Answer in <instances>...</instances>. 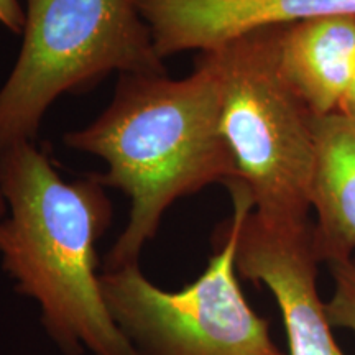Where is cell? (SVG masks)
I'll return each mask as SVG.
<instances>
[{"mask_svg": "<svg viewBox=\"0 0 355 355\" xmlns=\"http://www.w3.org/2000/svg\"><path fill=\"white\" fill-rule=\"evenodd\" d=\"M64 144L105 162V188L130 199L125 229L105 255L104 270L137 265L178 199L206 186L237 181L220 130V84L214 58L199 53L183 79L168 74H121L112 101Z\"/></svg>", "mask_w": 355, "mask_h": 355, "instance_id": "cell-1", "label": "cell"}, {"mask_svg": "<svg viewBox=\"0 0 355 355\" xmlns=\"http://www.w3.org/2000/svg\"><path fill=\"white\" fill-rule=\"evenodd\" d=\"M7 216L0 257L20 295L66 355H141L110 316L97 273L96 245L112 222L99 175L64 180L33 141L0 152Z\"/></svg>", "mask_w": 355, "mask_h": 355, "instance_id": "cell-2", "label": "cell"}, {"mask_svg": "<svg viewBox=\"0 0 355 355\" xmlns=\"http://www.w3.org/2000/svg\"><path fill=\"white\" fill-rule=\"evenodd\" d=\"M278 30L243 35L209 53L219 73L220 130L237 181L261 219L300 224L313 209L318 117L283 74Z\"/></svg>", "mask_w": 355, "mask_h": 355, "instance_id": "cell-3", "label": "cell"}, {"mask_svg": "<svg viewBox=\"0 0 355 355\" xmlns=\"http://www.w3.org/2000/svg\"><path fill=\"white\" fill-rule=\"evenodd\" d=\"M137 0H25L21 48L0 87V152L33 141L58 97L110 73L168 74Z\"/></svg>", "mask_w": 355, "mask_h": 355, "instance_id": "cell-4", "label": "cell"}, {"mask_svg": "<svg viewBox=\"0 0 355 355\" xmlns=\"http://www.w3.org/2000/svg\"><path fill=\"white\" fill-rule=\"evenodd\" d=\"M227 188L234 212L216 230V252L196 282L162 290L139 263L101 273L110 316L141 355H286L239 285V229L254 201L241 181Z\"/></svg>", "mask_w": 355, "mask_h": 355, "instance_id": "cell-5", "label": "cell"}, {"mask_svg": "<svg viewBox=\"0 0 355 355\" xmlns=\"http://www.w3.org/2000/svg\"><path fill=\"white\" fill-rule=\"evenodd\" d=\"M319 263L309 220L282 224L261 219L254 211L243 217L235 254L237 273L273 295L286 329L288 355H344L319 296Z\"/></svg>", "mask_w": 355, "mask_h": 355, "instance_id": "cell-6", "label": "cell"}, {"mask_svg": "<svg viewBox=\"0 0 355 355\" xmlns=\"http://www.w3.org/2000/svg\"><path fill=\"white\" fill-rule=\"evenodd\" d=\"M159 58L212 51L243 35L324 15H355V0H137Z\"/></svg>", "mask_w": 355, "mask_h": 355, "instance_id": "cell-7", "label": "cell"}, {"mask_svg": "<svg viewBox=\"0 0 355 355\" xmlns=\"http://www.w3.org/2000/svg\"><path fill=\"white\" fill-rule=\"evenodd\" d=\"M283 74L316 117L340 110L355 74V15H324L278 30Z\"/></svg>", "mask_w": 355, "mask_h": 355, "instance_id": "cell-8", "label": "cell"}, {"mask_svg": "<svg viewBox=\"0 0 355 355\" xmlns=\"http://www.w3.org/2000/svg\"><path fill=\"white\" fill-rule=\"evenodd\" d=\"M316 140L314 245L319 260L331 263L355 252V121L340 112L318 117Z\"/></svg>", "mask_w": 355, "mask_h": 355, "instance_id": "cell-9", "label": "cell"}, {"mask_svg": "<svg viewBox=\"0 0 355 355\" xmlns=\"http://www.w3.org/2000/svg\"><path fill=\"white\" fill-rule=\"evenodd\" d=\"M334 291L326 303V314L332 327H343L355 334V259L331 261Z\"/></svg>", "mask_w": 355, "mask_h": 355, "instance_id": "cell-10", "label": "cell"}, {"mask_svg": "<svg viewBox=\"0 0 355 355\" xmlns=\"http://www.w3.org/2000/svg\"><path fill=\"white\" fill-rule=\"evenodd\" d=\"M0 25L12 33L21 35L25 25V7L20 0H0Z\"/></svg>", "mask_w": 355, "mask_h": 355, "instance_id": "cell-11", "label": "cell"}, {"mask_svg": "<svg viewBox=\"0 0 355 355\" xmlns=\"http://www.w3.org/2000/svg\"><path fill=\"white\" fill-rule=\"evenodd\" d=\"M340 114L347 115L349 119H352L355 121V74H354V79H352V84H350L347 94H345L344 101H343V105H340Z\"/></svg>", "mask_w": 355, "mask_h": 355, "instance_id": "cell-12", "label": "cell"}, {"mask_svg": "<svg viewBox=\"0 0 355 355\" xmlns=\"http://www.w3.org/2000/svg\"><path fill=\"white\" fill-rule=\"evenodd\" d=\"M6 216H7V202H6V198H3L2 184H0V222L6 219Z\"/></svg>", "mask_w": 355, "mask_h": 355, "instance_id": "cell-13", "label": "cell"}]
</instances>
